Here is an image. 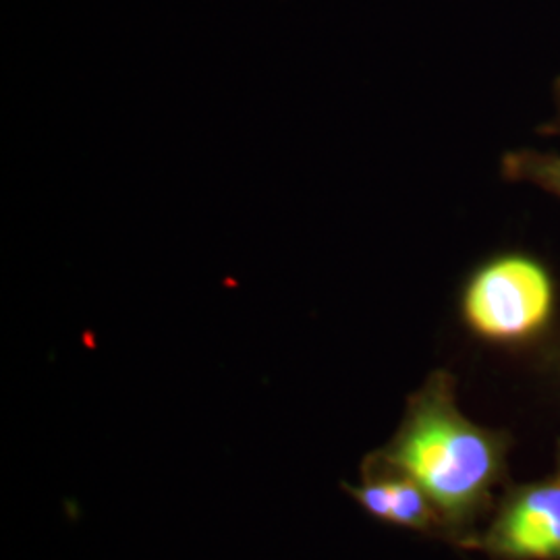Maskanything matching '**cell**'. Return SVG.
<instances>
[{"mask_svg": "<svg viewBox=\"0 0 560 560\" xmlns=\"http://www.w3.org/2000/svg\"><path fill=\"white\" fill-rule=\"evenodd\" d=\"M557 173H559V175H557V177H559V179H560V166H559V168H557Z\"/></svg>", "mask_w": 560, "mask_h": 560, "instance_id": "5", "label": "cell"}, {"mask_svg": "<svg viewBox=\"0 0 560 560\" xmlns=\"http://www.w3.org/2000/svg\"><path fill=\"white\" fill-rule=\"evenodd\" d=\"M494 546L515 559H559L560 483L523 494L497 527Z\"/></svg>", "mask_w": 560, "mask_h": 560, "instance_id": "3", "label": "cell"}, {"mask_svg": "<svg viewBox=\"0 0 560 560\" xmlns=\"http://www.w3.org/2000/svg\"><path fill=\"white\" fill-rule=\"evenodd\" d=\"M550 310V280L538 264L523 258H504L481 268L463 293V316L486 339L525 337L548 320Z\"/></svg>", "mask_w": 560, "mask_h": 560, "instance_id": "2", "label": "cell"}, {"mask_svg": "<svg viewBox=\"0 0 560 560\" xmlns=\"http://www.w3.org/2000/svg\"><path fill=\"white\" fill-rule=\"evenodd\" d=\"M384 465L416 481L444 515L459 520L480 501L497 469V448L488 434L453 405L444 376L411 400Z\"/></svg>", "mask_w": 560, "mask_h": 560, "instance_id": "1", "label": "cell"}, {"mask_svg": "<svg viewBox=\"0 0 560 560\" xmlns=\"http://www.w3.org/2000/svg\"><path fill=\"white\" fill-rule=\"evenodd\" d=\"M347 492L368 515L393 525L428 529L434 520L432 502L425 497V492L402 474L395 478L368 474L358 488L347 486Z\"/></svg>", "mask_w": 560, "mask_h": 560, "instance_id": "4", "label": "cell"}]
</instances>
